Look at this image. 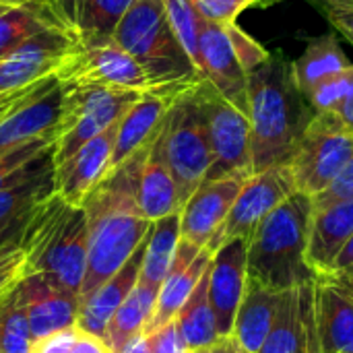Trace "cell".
<instances>
[{
    "label": "cell",
    "mask_w": 353,
    "mask_h": 353,
    "mask_svg": "<svg viewBox=\"0 0 353 353\" xmlns=\"http://www.w3.org/2000/svg\"><path fill=\"white\" fill-rule=\"evenodd\" d=\"M327 8H353V0H323Z\"/></svg>",
    "instance_id": "cell-51"
},
{
    "label": "cell",
    "mask_w": 353,
    "mask_h": 353,
    "mask_svg": "<svg viewBox=\"0 0 353 353\" xmlns=\"http://www.w3.org/2000/svg\"><path fill=\"white\" fill-rule=\"evenodd\" d=\"M89 225L81 207L68 205L60 194L39 203L27 221L21 248L25 250L23 277L54 275L62 288L79 296L87 267Z\"/></svg>",
    "instance_id": "cell-4"
},
{
    "label": "cell",
    "mask_w": 353,
    "mask_h": 353,
    "mask_svg": "<svg viewBox=\"0 0 353 353\" xmlns=\"http://www.w3.org/2000/svg\"><path fill=\"white\" fill-rule=\"evenodd\" d=\"M33 341L6 331H0V353H31Z\"/></svg>",
    "instance_id": "cell-45"
},
{
    "label": "cell",
    "mask_w": 353,
    "mask_h": 353,
    "mask_svg": "<svg viewBox=\"0 0 353 353\" xmlns=\"http://www.w3.org/2000/svg\"><path fill=\"white\" fill-rule=\"evenodd\" d=\"M308 97L298 89L292 62L281 54L248 74V120L252 176L275 165H288L314 118Z\"/></svg>",
    "instance_id": "cell-2"
},
{
    "label": "cell",
    "mask_w": 353,
    "mask_h": 353,
    "mask_svg": "<svg viewBox=\"0 0 353 353\" xmlns=\"http://www.w3.org/2000/svg\"><path fill=\"white\" fill-rule=\"evenodd\" d=\"M149 149L151 143L110 170L81 203L87 215L89 242L79 300L114 277L153 228V221L145 219L139 209V182Z\"/></svg>",
    "instance_id": "cell-1"
},
{
    "label": "cell",
    "mask_w": 353,
    "mask_h": 353,
    "mask_svg": "<svg viewBox=\"0 0 353 353\" xmlns=\"http://www.w3.org/2000/svg\"><path fill=\"white\" fill-rule=\"evenodd\" d=\"M176 323L190 352L209 347L219 341L213 308L209 302V267L199 279L192 294L188 296L186 304L176 314Z\"/></svg>",
    "instance_id": "cell-32"
},
{
    "label": "cell",
    "mask_w": 353,
    "mask_h": 353,
    "mask_svg": "<svg viewBox=\"0 0 353 353\" xmlns=\"http://www.w3.org/2000/svg\"><path fill=\"white\" fill-rule=\"evenodd\" d=\"M314 316L321 353H353V275L314 279Z\"/></svg>",
    "instance_id": "cell-15"
},
{
    "label": "cell",
    "mask_w": 353,
    "mask_h": 353,
    "mask_svg": "<svg viewBox=\"0 0 353 353\" xmlns=\"http://www.w3.org/2000/svg\"><path fill=\"white\" fill-rule=\"evenodd\" d=\"M163 6L178 43L182 46L192 66L201 74V31L205 19L199 14L190 0H163Z\"/></svg>",
    "instance_id": "cell-33"
},
{
    "label": "cell",
    "mask_w": 353,
    "mask_h": 353,
    "mask_svg": "<svg viewBox=\"0 0 353 353\" xmlns=\"http://www.w3.org/2000/svg\"><path fill=\"white\" fill-rule=\"evenodd\" d=\"M116 128L118 124L110 126L95 139L87 141L66 161L56 165V194H60L68 205L81 207L85 196L93 190V186L110 172Z\"/></svg>",
    "instance_id": "cell-21"
},
{
    "label": "cell",
    "mask_w": 353,
    "mask_h": 353,
    "mask_svg": "<svg viewBox=\"0 0 353 353\" xmlns=\"http://www.w3.org/2000/svg\"><path fill=\"white\" fill-rule=\"evenodd\" d=\"M134 0H54L62 25L81 46L112 39Z\"/></svg>",
    "instance_id": "cell-25"
},
{
    "label": "cell",
    "mask_w": 353,
    "mask_h": 353,
    "mask_svg": "<svg viewBox=\"0 0 353 353\" xmlns=\"http://www.w3.org/2000/svg\"><path fill=\"white\" fill-rule=\"evenodd\" d=\"M353 157V130L335 112H316L304 130L290 170L296 190L316 196L327 190Z\"/></svg>",
    "instance_id": "cell-8"
},
{
    "label": "cell",
    "mask_w": 353,
    "mask_h": 353,
    "mask_svg": "<svg viewBox=\"0 0 353 353\" xmlns=\"http://www.w3.org/2000/svg\"><path fill=\"white\" fill-rule=\"evenodd\" d=\"M139 209L145 219L157 221L174 211H182L178 201L176 182L165 161L163 151V128L151 143L149 155L145 159L141 182H139Z\"/></svg>",
    "instance_id": "cell-26"
},
{
    "label": "cell",
    "mask_w": 353,
    "mask_h": 353,
    "mask_svg": "<svg viewBox=\"0 0 353 353\" xmlns=\"http://www.w3.org/2000/svg\"><path fill=\"white\" fill-rule=\"evenodd\" d=\"M147 240L149 236L143 240V244L132 252V256L124 263V267L114 277H110L101 288H97L87 298L79 300V314H77V325H74L79 331L89 333L99 339L103 337V331L110 319L122 306V302L128 298V294L139 281V273H141L145 250H147Z\"/></svg>",
    "instance_id": "cell-22"
},
{
    "label": "cell",
    "mask_w": 353,
    "mask_h": 353,
    "mask_svg": "<svg viewBox=\"0 0 353 353\" xmlns=\"http://www.w3.org/2000/svg\"><path fill=\"white\" fill-rule=\"evenodd\" d=\"M343 201H353V157L327 190L312 196V209H323Z\"/></svg>",
    "instance_id": "cell-38"
},
{
    "label": "cell",
    "mask_w": 353,
    "mask_h": 353,
    "mask_svg": "<svg viewBox=\"0 0 353 353\" xmlns=\"http://www.w3.org/2000/svg\"><path fill=\"white\" fill-rule=\"evenodd\" d=\"M259 353H321L314 316V281L281 294L275 323Z\"/></svg>",
    "instance_id": "cell-16"
},
{
    "label": "cell",
    "mask_w": 353,
    "mask_h": 353,
    "mask_svg": "<svg viewBox=\"0 0 353 353\" xmlns=\"http://www.w3.org/2000/svg\"><path fill=\"white\" fill-rule=\"evenodd\" d=\"M112 39L143 64L153 85L203 79L170 27L163 0H134Z\"/></svg>",
    "instance_id": "cell-5"
},
{
    "label": "cell",
    "mask_w": 353,
    "mask_h": 353,
    "mask_svg": "<svg viewBox=\"0 0 353 353\" xmlns=\"http://www.w3.org/2000/svg\"><path fill=\"white\" fill-rule=\"evenodd\" d=\"M327 19L353 43V8H327Z\"/></svg>",
    "instance_id": "cell-44"
},
{
    "label": "cell",
    "mask_w": 353,
    "mask_h": 353,
    "mask_svg": "<svg viewBox=\"0 0 353 353\" xmlns=\"http://www.w3.org/2000/svg\"><path fill=\"white\" fill-rule=\"evenodd\" d=\"M310 219L312 196L304 192L296 190L275 207L248 240L246 279L277 294L314 281L306 261Z\"/></svg>",
    "instance_id": "cell-3"
},
{
    "label": "cell",
    "mask_w": 353,
    "mask_h": 353,
    "mask_svg": "<svg viewBox=\"0 0 353 353\" xmlns=\"http://www.w3.org/2000/svg\"><path fill=\"white\" fill-rule=\"evenodd\" d=\"M294 192H296V182L290 165H275L261 174L250 176L244 182L240 194L236 196L225 221L213 234V238L205 248L211 254H215V250H219L225 242L238 238L250 240V236L261 225V221Z\"/></svg>",
    "instance_id": "cell-10"
},
{
    "label": "cell",
    "mask_w": 353,
    "mask_h": 353,
    "mask_svg": "<svg viewBox=\"0 0 353 353\" xmlns=\"http://www.w3.org/2000/svg\"><path fill=\"white\" fill-rule=\"evenodd\" d=\"M79 39L66 29H46L0 60V93L56 77L79 50Z\"/></svg>",
    "instance_id": "cell-12"
},
{
    "label": "cell",
    "mask_w": 353,
    "mask_h": 353,
    "mask_svg": "<svg viewBox=\"0 0 353 353\" xmlns=\"http://www.w3.org/2000/svg\"><path fill=\"white\" fill-rule=\"evenodd\" d=\"M23 263L25 250L21 248V242L0 250V298L23 277Z\"/></svg>",
    "instance_id": "cell-39"
},
{
    "label": "cell",
    "mask_w": 353,
    "mask_h": 353,
    "mask_svg": "<svg viewBox=\"0 0 353 353\" xmlns=\"http://www.w3.org/2000/svg\"><path fill=\"white\" fill-rule=\"evenodd\" d=\"M147 341H149V353H190L176 319L170 321L165 327L157 329L155 333L147 335Z\"/></svg>",
    "instance_id": "cell-40"
},
{
    "label": "cell",
    "mask_w": 353,
    "mask_h": 353,
    "mask_svg": "<svg viewBox=\"0 0 353 353\" xmlns=\"http://www.w3.org/2000/svg\"><path fill=\"white\" fill-rule=\"evenodd\" d=\"M329 273L331 275H353V236L350 238V242L345 244V248L341 250V254L335 259Z\"/></svg>",
    "instance_id": "cell-47"
},
{
    "label": "cell",
    "mask_w": 353,
    "mask_h": 353,
    "mask_svg": "<svg viewBox=\"0 0 353 353\" xmlns=\"http://www.w3.org/2000/svg\"><path fill=\"white\" fill-rule=\"evenodd\" d=\"M223 29H225L230 43L234 48V54H236V58H238V62L246 74L254 72L256 68H261L271 58V52H267L254 37H250L238 23L223 25Z\"/></svg>",
    "instance_id": "cell-35"
},
{
    "label": "cell",
    "mask_w": 353,
    "mask_h": 353,
    "mask_svg": "<svg viewBox=\"0 0 353 353\" xmlns=\"http://www.w3.org/2000/svg\"><path fill=\"white\" fill-rule=\"evenodd\" d=\"M353 236V201L335 203L323 209H312L306 261L314 275L331 271L335 259L341 254Z\"/></svg>",
    "instance_id": "cell-24"
},
{
    "label": "cell",
    "mask_w": 353,
    "mask_h": 353,
    "mask_svg": "<svg viewBox=\"0 0 353 353\" xmlns=\"http://www.w3.org/2000/svg\"><path fill=\"white\" fill-rule=\"evenodd\" d=\"M120 353H149V341H147V335H139L134 337L124 350Z\"/></svg>",
    "instance_id": "cell-50"
},
{
    "label": "cell",
    "mask_w": 353,
    "mask_h": 353,
    "mask_svg": "<svg viewBox=\"0 0 353 353\" xmlns=\"http://www.w3.org/2000/svg\"><path fill=\"white\" fill-rule=\"evenodd\" d=\"M70 353H112V352L103 345V341H101L99 337H93V335H89V333L79 331V337H77V341H74V345H72Z\"/></svg>",
    "instance_id": "cell-46"
},
{
    "label": "cell",
    "mask_w": 353,
    "mask_h": 353,
    "mask_svg": "<svg viewBox=\"0 0 353 353\" xmlns=\"http://www.w3.org/2000/svg\"><path fill=\"white\" fill-rule=\"evenodd\" d=\"M56 77L64 87L101 85L132 91H147L155 87L143 64L124 52L114 39L79 46Z\"/></svg>",
    "instance_id": "cell-11"
},
{
    "label": "cell",
    "mask_w": 353,
    "mask_h": 353,
    "mask_svg": "<svg viewBox=\"0 0 353 353\" xmlns=\"http://www.w3.org/2000/svg\"><path fill=\"white\" fill-rule=\"evenodd\" d=\"M199 81L203 79L172 81V83L155 85L143 91V95L132 103V108L118 122L110 170L118 168L130 155H134L137 151L153 143L159 130L163 128L165 118L170 110L174 108V103Z\"/></svg>",
    "instance_id": "cell-13"
},
{
    "label": "cell",
    "mask_w": 353,
    "mask_h": 353,
    "mask_svg": "<svg viewBox=\"0 0 353 353\" xmlns=\"http://www.w3.org/2000/svg\"><path fill=\"white\" fill-rule=\"evenodd\" d=\"M54 143H56L54 137H41V139L27 141V143L2 153L0 155V186H4L8 180H12V176L21 168H25L31 159H35L41 151H46Z\"/></svg>",
    "instance_id": "cell-36"
},
{
    "label": "cell",
    "mask_w": 353,
    "mask_h": 353,
    "mask_svg": "<svg viewBox=\"0 0 353 353\" xmlns=\"http://www.w3.org/2000/svg\"><path fill=\"white\" fill-rule=\"evenodd\" d=\"M180 219H182V211H174L153 221V228L147 240L143 267L139 273V281L149 283L153 288H161L163 279L170 273V267H172V261L180 242Z\"/></svg>",
    "instance_id": "cell-31"
},
{
    "label": "cell",
    "mask_w": 353,
    "mask_h": 353,
    "mask_svg": "<svg viewBox=\"0 0 353 353\" xmlns=\"http://www.w3.org/2000/svg\"><path fill=\"white\" fill-rule=\"evenodd\" d=\"M281 294L263 288L261 283L246 279L244 296L234 321V333L232 337L240 343V347L246 353H259L263 347L277 310H279Z\"/></svg>",
    "instance_id": "cell-27"
},
{
    "label": "cell",
    "mask_w": 353,
    "mask_h": 353,
    "mask_svg": "<svg viewBox=\"0 0 353 353\" xmlns=\"http://www.w3.org/2000/svg\"><path fill=\"white\" fill-rule=\"evenodd\" d=\"M35 207H37V205H35ZM35 207H33V209H35ZM33 209H29V211H25V213L17 215V217L8 219V221H4V223H0V250L23 240V234H25V228H27V221H29Z\"/></svg>",
    "instance_id": "cell-43"
},
{
    "label": "cell",
    "mask_w": 353,
    "mask_h": 353,
    "mask_svg": "<svg viewBox=\"0 0 353 353\" xmlns=\"http://www.w3.org/2000/svg\"><path fill=\"white\" fill-rule=\"evenodd\" d=\"M159 288H153L149 283L137 281L128 298L122 302V306L114 312L110 319L105 331H103V345L112 353H120L134 337L143 335L157 302Z\"/></svg>",
    "instance_id": "cell-29"
},
{
    "label": "cell",
    "mask_w": 353,
    "mask_h": 353,
    "mask_svg": "<svg viewBox=\"0 0 353 353\" xmlns=\"http://www.w3.org/2000/svg\"><path fill=\"white\" fill-rule=\"evenodd\" d=\"M353 81V66L325 79L321 85H316L306 97L314 112H337L343 103V99L350 93Z\"/></svg>",
    "instance_id": "cell-34"
},
{
    "label": "cell",
    "mask_w": 353,
    "mask_h": 353,
    "mask_svg": "<svg viewBox=\"0 0 353 353\" xmlns=\"http://www.w3.org/2000/svg\"><path fill=\"white\" fill-rule=\"evenodd\" d=\"M46 29H66L54 0H31L0 12V60ZM68 31V29H66Z\"/></svg>",
    "instance_id": "cell-28"
},
{
    "label": "cell",
    "mask_w": 353,
    "mask_h": 353,
    "mask_svg": "<svg viewBox=\"0 0 353 353\" xmlns=\"http://www.w3.org/2000/svg\"><path fill=\"white\" fill-rule=\"evenodd\" d=\"M213 163L205 182L228 176H252L248 114L223 99L205 79L196 85Z\"/></svg>",
    "instance_id": "cell-9"
},
{
    "label": "cell",
    "mask_w": 353,
    "mask_h": 353,
    "mask_svg": "<svg viewBox=\"0 0 353 353\" xmlns=\"http://www.w3.org/2000/svg\"><path fill=\"white\" fill-rule=\"evenodd\" d=\"M199 83H194L174 103L163 124V151L176 182L180 207H184L194 190L205 182L213 163L207 124L196 93Z\"/></svg>",
    "instance_id": "cell-6"
},
{
    "label": "cell",
    "mask_w": 353,
    "mask_h": 353,
    "mask_svg": "<svg viewBox=\"0 0 353 353\" xmlns=\"http://www.w3.org/2000/svg\"><path fill=\"white\" fill-rule=\"evenodd\" d=\"M341 120H343V124L353 130V81H352V87H350V93H347V97L343 99V103H341V108L335 112Z\"/></svg>",
    "instance_id": "cell-49"
},
{
    "label": "cell",
    "mask_w": 353,
    "mask_h": 353,
    "mask_svg": "<svg viewBox=\"0 0 353 353\" xmlns=\"http://www.w3.org/2000/svg\"><path fill=\"white\" fill-rule=\"evenodd\" d=\"M64 85L58 81L52 89L25 101L0 120V155L41 137L56 139V126L62 114Z\"/></svg>",
    "instance_id": "cell-23"
},
{
    "label": "cell",
    "mask_w": 353,
    "mask_h": 353,
    "mask_svg": "<svg viewBox=\"0 0 353 353\" xmlns=\"http://www.w3.org/2000/svg\"><path fill=\"white\" fill-rule=\"evenodd\" d=\"M14 294L27 312L33 343L77 325L79 296L50 273H33L14 283Z\"/></svg>",
    "instance_id": "cell-14"
},
{
    "label": "cell",
    "mask_w": 353,
    "mask_h": 353,
    "mask_svg": "<svg viewBox=\"0 0 353 353\" xmlns=\"http://www.w3.org/2000/svg\"><path fill=\"white\" fill-rule=\"evenodd\" d=\"M190 353H246L242 347H240V343L234 339V337H225V339H219V341H215L213 345H209V347H201V350H194V352Z\"/></svg>",
    "instance_id": "cell-48"
},
{
    "label": "cell",
    "mask_w": 353,
    "mask_h": 353,
    "mask_svg": "<svg viewBox=\"0 0 353 353\" xmlns=\"http://www.w3.org/2000/svg\"><path fill=\"white\" fill-rule=\"evenodd\" d=\"M77 337H79V329L77 327L64 329L60 333H54V335L33 343L31 353H70Z\"/></svg>",
    "instance_id": "cell-42"
},
{
    "label": "cell",
    "mask_w": 353,
    "mask_h": 353,
    "mask_svg": "<svg viewBox=\"0 0 353 353\" xmlns=\"http://www.w3.org/2000/svg\"><path fill=\"white\" fill-rule=\"evenodd\" d=\"M350 66L353 64L343 54L337 35L327 33V35H319L308 41L302 56L292 62V72H294L298 89L304 95H308L325 79H329Z\"/></svg>",
    "instance_id": "cell-30"
},
{
    "label": "cell",
    "mask_w": 353,
    "mask_h": 353,
    "mask_svg": "<svg viewBox=\"0 0 353 353\" xmlns=\"http://www.w3.org/2000/svg\"><path fill=\"white\" fill-rule=\"evenodd\" d=\"M56 83H58V77H50V79H43V81L33 83V85H29V87L0 93V120H2L4 116H8L12 110H17L19 105H23L25 101H29V99L41 95V93L48 91V89H52Z\"/></svg>",
    "instance_id": "cell-41"
},
{
    "label": "cell",
    "mask_w": 353,
    "mask_h": 353,
    "mask_svg": "<svg viewBox=\"0 0 353 353\" xmlns=\"http://www.w3.org/2000/svg\"><path fill=\"white\" fill-rule=\"evenodd\" d=\"M201 77L230 103L248 114V74L240 66L223 25L207 23L201 31Z\"/></svg>",
    "instance_id": "cell-19"
},
{
    "label": "cell",
    "mask_w": 353,
    "mask_h": 353,
    "mask_svg": "<svg viewBox=\"0 0 353 353\" xmlns=\"http://www.w3.org/2000/svg\"><path fill=\"white\" fill-rule=\"evenodd\" d=\"M211 259H213V254L207 248H199L180 238L170 273L159 288L155 310H153L143 335H151L176 319V314L180 312V308L186 304L188 296L196 288L199 279L211 265Z\"/></svg>",
    "instance_id": "cell-20"
},
{
    "label": "cell",
    "mask_w": 353,
    "mask_h": 353,
    "mask_svg": "<svg viewBox=\"0 0 353 353\" xmlns=\"http://www.w3.org/2000/svg\"><path fill=\"white\" fill-rule=\"evenodd\" d=\"M248 240L238 238L215 250L209 265V302L219 339L232 337L234 321L246 288Z\"/></svg>",
    "instance_id": "cell-17"
},
{
    "label": "cell",
    "mask_w": 353,
    "mask_h": 353,
    "mask_svg": "<svg viewBox=\"0 0 353 353\" xmlns=\"http://www.w3.org/2000/svg\"><path fill=\"white\" fill-rule=\"evenodd\" d=\"M141 95L143 91L101 85L64 87L62 114L56 126L54 165H60L87 141L118 124Z\"/></svg>",
    "instance_id": "cell-7"
},
{
    "label": "cell",
    "mask_w": 353,
    "mask_h": 353,
    "mask_svg": "<svg viewBox=\"0 0 353 353\" xmlns=\"http://www.w3.org/2000/svg\"><path fill=\"white\" fill-rule=\"evenodd\" d=\"M190 2L207 23H215V25L236 23L242 10L259 4V0H190Z\"/></svg>",
    "instance_id": "cell-37"
},
{
    "label": "cell",
    "mask_w": 353,
    "mask_h": 353,
    "mask_svg": "<svg viewBox=\"0 0 353 353\" xmlns=\"http://www.w3.org/2000/svg\"><path fill=\"white\" fill-rule=\"evenodd\" d=\"M250 176H228L221 180L203 182L182 207L180 238L205 248L213 234L225 221L236 196Z\"/></svg>",
    "instance_id": "cell-18"
}]
</instances>
